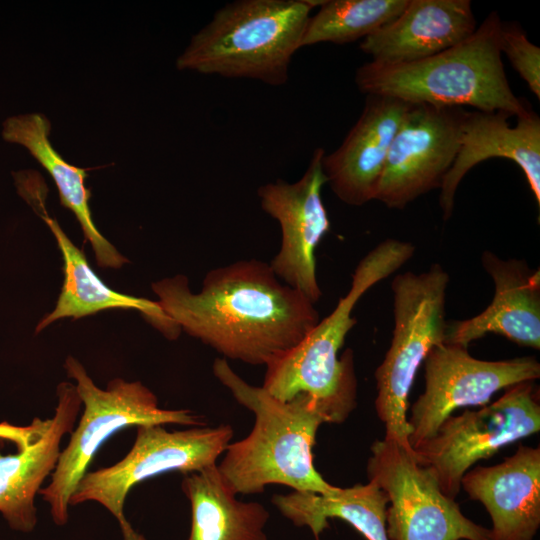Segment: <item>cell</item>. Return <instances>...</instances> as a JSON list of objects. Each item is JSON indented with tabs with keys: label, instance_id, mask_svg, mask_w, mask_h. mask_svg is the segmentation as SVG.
Masks as SVG:
<instances>
[{
	"label": "cell",
	"instance_id": "cell-6",
	"mask_svg": "<svg viewBox=\"0 0 540 540\" xmlns=\"http://www.w3.org/2000/svg\"><path fill=\"white\" fill-rule=\"evenodd\" d=\"M64 368L67 376L76 382L84 410L76 429L70 433L69 443L60 452L50 483L39 491L59 526L68 521L70 498L78 483L99 448L114 433L128 426L207 424L203 415L192 410L161 408L156 395L140 381L115 378L102 389L74 357L66 358Z\"/></svg>",
	"mask_w": 540,
	"mask_h": 540
},
{
	"label": "cell",
	"instance_id": "cell-1",
	"mask_svg": "<svg viewBox=\"0 0 540 540\" xmlns=\"http://www.w3.org/2000/svg\"><path fill=\"white\" fill-rule=\"evenodd\" d=\"M152 290L181 331L226 360L250 365L266 366L299 344L320 321L315 304L257 259L211 269L199 292L190 289L184 275L154 282Z\"/></svg>",
	"mask_w": 540,
	"mask_h": 540
},
{
	"label": "cell",
	"instance_id": "cell-17",
	"mask_svg": "<svg viewBox=\"0 0 540 540\" xmlns=\"http://www.w3.org/2000/svg\"><path fill=\"white\" fill-rule=\"evenodd\" d=\"M504 112L467 110L460 147L440 186L439 206L444 220L453 212L457 188L470 169L494 157L515 162L540 206V118L531 110L515 125Z\"/></svg>",
	"mask_w": 540,
	"mask_h": 540
},
{
	"label": "cell",
	"instance_id": "cell-2",
	"mask_svg": "<svg viewBox=\"0 0 540 540\" xmlns=\"http://www.w3.org/2000/svg\"><path fill=\"white\" fill-rule=\"evenodd\" d=\"M212 370L236 401L255 417L249 435L230 443L217 464L236 494L261 493L269 484L320 494L337 487L314 466L316 434L326 420L308 397L280 401L262 387L247 383L225 358L215 359Z\"/></svg>",
	"mask_w": 540,
	"mask_h": 540
},
{
	"label": "cell",
	"instance_id": "cell-19",
	"mask_svg": "<svg viewBox=\"0 0 540 540\" xmlns=\"http://www.w3.org/2000/svg\"><path fill=\"white\" fill-rule=\"evenodd\" d=\"M476 29L469 0H409L396 18L365 37L360 49L375 63H411L461 43Z\"/></svg>",
	"mask_w": 540,
	"mask_h": 540
},
{
	"label": "cell",
	"instance_id": "cell-12",
	"mask_svg": "<svg viewBox=\"0 0 540 540\" xmlns=\"http://www.w3.org/2000/svg\"><path fill=\"white\" fill-rule=\"evenodd\" d=\"M467 110L411 104L391 143L375 200L403 209L440 188L458 153Z\"/></svg>",
	"mask_w": 540,
	"mask_h": 540
},
{
	"label": "cell",
	"instance_id": "cell-26",
	"mask_svg": "<svg viewBox=\"0 0 540 540\" xmlns=\"http://www.w3.org/2000/svg\"><path fill=\"white\" fill-rule=\"evenodd\" d=\"M50 424V419L42 420L34 418L28 426H16L7 422L0 423V439L8 440L16 444L18 450H22L47 430Z\"/></svg>",
	"mask_w": 540,
	"mask_h": 540
},
{
	"label": "cell",
	"instance_id": "cell-13",
	"mask_svg": "<svg viewBox=\"0 0 540 540\" xmlns=\"http://www.w3.org/2000/svg\"><path fill=\"white\" fill-rule=\"evenodd\" d=\"M323 148H316L303 176L294 183L276 179L257 190L260 206L281 228V246L269 265L286 285L301 292L313 304L322 296L315 250L330 230L321 191Z\"/></svg>",
	"mask_w": 540,
	"mask_h": 540
},
{
	"label": "cell",
	"instance_id": "cell-10",
	"mask_svg": "<svg viewBox=\"0 0 540 540\" xmlns=\"http://www.w3.org/2000/svg\"><path fill=\"white\" fill-rule=\"evenodd\" d=\"M369 481L387 495L389 540H491L490 529L468 519L441 491L434 474L393 439L371 445Z\"/></svg>",
	"mask_w": 540,
	"mask_h": 540
},
{
	"label": "cell",
	"instance_id": "cell-9",
	"mask_svg": "<svg viewBox=\"0 0 540 540\" xmlns=\"http://www.w3.org/2000/svg\"><path fill=\"white\" fill-rule=\"evenodd\" d=\"M539 430V391L534 381L521 382L477 411L447 417L432 437L412 446L413 456L434 474L443 494L455 500L472 465Z\"/></svg>",
	"mask_w": 540,
	"mask_h": 540
},
{
	"label": "cell",
	"instance_id": "cell-7",
	"mask_svg": "<svg viewBox=\"0 0 540 540\" xmlns=\"http://www.w3.org/2000/svg\"><path fill=\"white\" fill-rule=\"evenodd\" d=\"M449 274L439 263L421 273L396 275L393 292V335L375 370V410L385 438L412 451L409 443L408 398L419 367L429 351L445 339V300Z\"/></svg>",
	"mask_w": 540,
	"mask_h": 540
},
{
	"label": "cell",
	"instance_id": "cell-25",
	"mask_svg": "<svg viewBox=\"0 0 540 540\" xmlns=\"http://www.w3.org/2000/svg\"><path fill=\"white\" fill-rule=\"evenodd\" d=\"M500 51L504 53L530 91L540 99V49L530 42L521 27L501 23Z\"/></svg>",
	"mask_w": 540,
	"mask_h": 540
},
{
	"label": "cell",
	"instance_id": "cell-21",
	"mask_svg": "<svg viewBox=\"0 0 540 540\" xmlns=\"http://www.w3.org/2000/svg\"><path fill=\"white\" fill-rule=\"evenodd\" d=\"M49 120L40 113L11 116L3 122L5 141L24 146L47 170L59 192L62 206L73 212L84 237L91 244L97 264L118 269L128 260L99 232L89 208L91 191L85 186V169L66 162L54 149L49 134Z\"/></svg>",
	"mask_w": 540,
	"mask_h": 540
},
{
	"label": "cell",
	"instance_id": "cell-8",
	"mask_svg": "<svg viewBox=\"0 0 540 540\" xmlns=\"http://www.w3.org/2000/svg\"><path fill=\"white\" fill-rule=\"evenodd\" d=\"M233 435L229 424L174 431L163 425H139L135 442L125 457L109 467L87 471L73 492L70 505L95 501L117 519L124 540H146L124 515L129 491L162 473L189 474L216 464Z\"/></svg>",
	"mask_w": 540,
	"mask_h": 540
},
{
	"label": "cell",
	"instance_id": "cell-20",
	"mask_svg": "<svg viewBox=\"0 0 540 540\" xmlns=\"http://www.w3.org/2000/svg\"><path fill=\"white\" fill-rule=\"evenodd\" d=\"M81 405L75 385L60 383L47 430L18 453L0 454V513L12 529L30 532L35 528V497L55 470L62 438L73 431Z\"/></svg>",
	"mask_w": 540,
	"mask_h": 540
},
{
	"label": "cell",
	"instance_id": "cell-4",
	"mask_svg": "<svg viewBox=\"0 0 540 540\" xmlns=\"http://www.w3.org/2000/svg\"><path fill=\"white\" fill-rule=\"evenodd\" d=\"M403 264L401 251L390 242L383 241L369 251L355 268L350 289L334 310L299 344L266 364L262 388L283 402L306 396L326 423H343L357 405L353 350L348 348L341 357L338 355L356 324L352 311L371 287Z\"/></svg>",
	"mask_w": 540,
	"mask_h": 540
},
{
	"label": "cell",
	"instance_id": "cell-16",
	"mask_svg": "<svg viewBox=\"0 0 540 540\" xmlns=\"http://www.w3.org/2000/svg\"><path fill=\"white\" fill-rule=\"evenodd\" d=\"M481 264L494 283V297L480 314L446 323L444 343L468 347L487 334H498L540 349V270L525 260L502 259L484 251Z\"/></svg>",
	"mask_w": 540,
	"mask_h": 540
},
{
	"label": "cell",
	"instance_id": "cell-11",
	"mask_svg": "<svg viewBox=\"0 0 540 540\" xmlns=\"http://www.w3.org/2000/svg\"><path fill=\"white\" fill-rule=\"evenodd\" d=\"M423 364L424 391L407 420L411 447L432 437L454 410L482 407L496 392L540 377V363L534 356L480 360L467 347L444 342L429 351Z\"/></svg>",
	"mask_w": 540,
	"mask_h": 540
},
{
	"label": "cell",
	"instance_id": "cell-5",
	"mask_svg": "<svg viewBox=\"0 0 540 540\" xmlns=\"http://www.w3.org/2000/svg\"><path fill=\"white\" fill-rule=\"evenodd\" d=\"M321 0H237L217 10L177 58L180 70L249 78L273 86L288 81L310 12Z\"/></svg>",
	"mask_w": 540,
	"mask_h": 540
},
{
	"label": "cell",
	"instance_id": "cell-18",
	"mask_svg": "<svg viewBox=\"0 0 540 540\" xmlns=\"http://www.w3.org/2000/svg\"><path fill=\"white\" fill-rule=\"evenodd\" d=\"M461 488L484 505L491 540H533L540 526V448L520 445L494 466H476Z\"/></svg>",
	"mask_w": 540,
	"mask_h": 540
},
{
	"label": "cell",
	"instance_id": "cell-3",
	"mask_svg": "<svg viewBox=\"0 0 540 540\" xmlns=\"http://www.w3.org/2000/svg\"><path fill=\"white\" fill-rule=\"evenodd\" d=\"M501 23L493 11L466 40L416 62L369 61L357 69L356 85L366 95L412 104L523 116L532 109L513 93L507 80L500 51Z\"/></svg>",
	"mask_w": 540,
	"mask_h": 540
},
{
	"label": "cell",
	"instance_id": "cell-14",
	"mask_svg": "<svg viewBox=\"0 0 540 540\" xmlns=\"http://www.w3.org/2000/svg\"><path fill=\"white\" fill-rule=\"evenodd\" d=\"M411 104L367 95L362 113L342 144L323 156L326 183L342 202L362 206L375 200L391 143Z\"/></svg>",
	"mask_w": 540,
	"mask_h": 540
},
{
	"label": "cell",
	"instance_id": "cell-15",
	"mask_svg": "<svg viewBox=\"0 0 540 540\" xmlns=\"http://www.w3.org/2000/svg\"><path fill=\"white\" fill-rule=\"evenodd\" d=\"M19 193L32 206L40 207L39 215L55 236L63 257L64 280L56 306L37 324L39 333L56 320L79 319L103 310H137L166 338L175 340L181 333L180 327L169 318L157 301L135 297L112 290L90 267L84 252L76 247L62 230L56 219L47 215L43 198L28 173L15 174Z\"/></svg>",
	"mask_w": 540,
	"mask_h": 540
},
{
	"label": "cell",
	"instance_id": "cell-22",
	"mask_svg": "<svg viewBox=\"0 0 540 540\" xmlns=\"http://www.w3.org/2000/svg\"><path fill=\"white\" fill-rule=\"evenodd\" d=\"M181 489L191 506L188 540H268V510L257 501L238 500L217 464L185 474Z\"/></svg>",
	"mask_w": 540,
	"mask_h": 540
},
{
	"label": "cell",
	"instance_id": "cell-23",
	"mask_svg": "<svg viewBox=\"0 0 540 540\" xmlns=\"http://www.w3.org/2000/svg\"><path fill=\"white\" fill-rule=\"evenodd\" d=\"M272 503L295 526L308 527L316 540H320L332 518L346 521L367 540H389L388 497L372 481L348 488L336 487L325 494L293 490L275 494Z\"/></svg>",
	"mask_w": 540,
	"mask_h": 540
},
{
	"label": "cell",
	"instance_id": "cell-24",
	"mask_svg": "<svg viewBox=\"0 0 540 540\" xmlns=\"http://www.w3.org/2000/svg\"><path fill=\"white\" fill-rule=\"evenodd\" d=\"M409 0H324L310 16L301 47L346 44L365 38L396 18Z\"/></svg>",
	"mask_w": 540,
	"mask_h": 540
}]
</instances>
